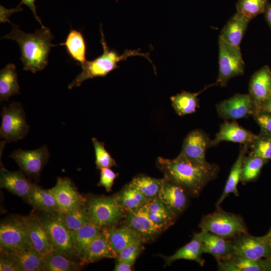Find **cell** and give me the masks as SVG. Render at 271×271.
<instances>
[{
  "label": "cell",
  "instance_id": "cell-1",
  "mask_svg": "<svg viewBox=\"0 0 271 271\" xmlns=\"http://www.w3.org/2000/svg\"><path fill=\"white\" fill-rule=\"evenodd\" d=\"M156 165L164 177L180 185L194 197L199 196L205 186L217 177L219 171L216 164L197 165L180 154L173 159L159 157Z\"/></svg>",
  "mask_w": 271,
  "mask_h": 271
},
{
  "label": "cell",
  "instance_id": "cell-2",
  "mask_svg": "<svg viewBox=\"0 0 271 271\" xmlns=\"http://www.w3.org/2000/svg\"><path fill=\"white\" fill-rule=\"evenodd\" d=\"M10 33L2 39H12L19 45L21 52L23 69L33 73L43 70L48 64V55L51 48L56 45L51 44L54 38L50 29L41 27L34 33H26L16 24H12Z\"/></svg>",
  "mask_w": 271,
  "mask_h": 271
},
{
  "label": "cell",
  "instance_id": "cell-3",
  "mask_svg": "<svg viewBox=\"0 0 271 271\" xmlns=\"http://www.w3.org/2000/svg\"><path fill=\"white\" fill-rule=\"evenodd\" d=\"M101 34L100 43L103 48V53L101 55L93 60H86L81 65V72L68 85V88L71 89L75 87H79L85 80L93 79L95 77H104L111 71L119 68L118 63L121 61L126 60L128 57L133 56H140L147 59L153 65L149 53H144L138 50H125L123 53L119 55L114 50L110 49L106 43L103 32L102 25H100ZM155 69V68L154 67Z\"/></svg>",
  "mask_w": 271,
  "mask_h": 271
},
{
  "label": "cell",
  "instance_id": "cell-4",
  "mask_svg": "<svg viewBox=\"0 0 271 271\" xmlns=\"http://www.w3.org/2000/svg\"><path fill=\"white\" fill-rule=\"evenodd\" d=\"M85 206L91 221L101 228L117 226L126 213L115 195L89 196L86 198Z\"/></svg>",
  "mask_w": 271,
  "mask_h": 271
},
{
  "label": "cell",
  "instance_id": "cell-5",
  "mask_svg": "<svg viewBox=\"0 0 271 271\" xmlns=\"http://www.w3.org/2000/svg\"><path fill=\"white\" fill-rule=\"evenodd\" d=\"M199 227L202 230L229 239L248 232L245 223L240 215L226 212L220 206L214 212L204 215Z\"/></svg>",
  "mask_w": 271,
  "mask_h": 271
},
{
  "label": "cell",
  "instance_id": "cell-6",
  "mask_svg": "<svg viewBox=\"0 0 271 271\" xmlns=\"http://www.w3.org/2000/svg\"><path fill=\"white\" fill-rule=\"evenodd\" d=\"M30 248L33 247L24 216H13L2 220L0 224L1 252L16 253Z\"/></svg>",
  "mask_w": 271,
  "mask_h": 271
},
{
  "label": "cell",
  "instance_id": "cell-7",
  "mask_svg": "<svg viewBox=\"0 0 271 271\" xmlns=\"http://www.w3.org/2000/svg\"><path fill=\"white\" fill-rule=\"evenodd\" d=\"M1 115L0 137L4 139L6 143L16 142L26 137L30 126L20 103L14 102L8 106H4Z\"/></svg>",
  "mask_w": 271,
  "mask_h": 271
},
{
  "label": "cell",
  "instance_id": "cell-8",
  "mask_svg": "<svg viewBox=\"0 0 271 271\" xmlns=\"http://www.w3.org/2000/svg\"><path fill=\"white\" fill-rule=\"evenodd\" d=\"M219 73L216 85L225 87L229 80L244 72L240 46H235L219 39Z\"/></svg>",
  "mask_w": 271,
  "mask_h": 271
},
{
  "label": "cell",
  "instance_id": "cell-9",
  "mask_svg": "<svg viewBox=\"0 0 271 271\" xmlns=\"http://www.w3.org/2000/svg\"><path fill=\"white\" fill-rule=\"evenodd\" d=\"M37 211L34 213L47 229L54 251L79 259L73 247L70 231L54 214Z\"/></svg>",
  "mask_w": 271,
  "mask_h": 271
},
{
  "label": "cell",
  "instance_id": "cell-10",
  "mask_svg": "<svg viewBox=\"0 0 271 271\" xmlns=\"http://www.w3.org/2000/svg\"><path fill=\"white\" fill-rule=\"evenodd\" d=\"M229 239L233 245V256L258 260L271 255V242L265 235L254 236L247 232Z\"/></svg>",
  "mask_w": 271,
  "mask_h": 271
},
{
  "label": "cell",
  "instance_id": "cell-11",
  "mask_svg": "<svg viewBox=\"0 0 271 271\" xmlns=\"http://www.w3.org/2000/svg\"><path fill=\"white\" fill-rule=\"evenodd\" d=\"M147 204L139 209L127 212L121 222V226L132 231L143 243L154 240L164 231L150 218Z\"/></svg>",
  "mask_w": 271,
  "mask_h": 271
},
{
  "label": "cell",
  "instance_id": "cell-12",
  "mask_svg": "<svg viewBox=\"0 0 271 271\" xmlns=\"http://www.w3.org/2000/svg\"><path fill=\"white\" fill-rule=\"evenodd\" d=\"M18 164L21 171L29 178L39 179L40 173L50 157L46 145L34 150L18 149L9 156Z\"/></svg>",
  "mask_w": 271,
  "mask_h": 271
},
{
  "label": "cell",
  "instance_id": "cell-13",
  "mask_svg": "<svg viewBox=\"0 0 271 271\" xmlns=\"http://www.w3.org/2000/svg\"><path fill=\"white\" fill-rule=\"evenodd\" d=\"M218 116L225 120H236L253 115L256 111L254 102L249 94H235L216 104Z\"/></svg>",
  "mask_w": 271,
  "mask_h": 271
},
{
  "label": "cell",
  "instance_id": "cell-14",
  "mask_svg": "<svg viewBox=\"0 0 271 271\" xmlns=\"http://www.w3.org/2000/svg\"><path fill=\"white\" fill-rule=\"evenodd\" d=\"M49 189L56 199L60 213H67L85 205L86 198L68 178L58 177L56 185Z\"/></svg>",
  "mask_w": 271,
  "mask_h": 271
},
{
  "label": "cell",
  "instance_id": "cell-15",
  "mask_svg": "<svg viewBox=\"0 0 271 271\" xmlns=\"http://www.w3.org/2000/svg\"><path fill=\"white\" fill-rule=\"evenodd\" d=\"M211 140L203 130L196 129L191 131L185 138L180 155L191 162L199 165L206 166L205 154L210 148Z\"/></svg>",
  "mask_w": 271,
  "mask_h": 271
},
{
  "label": "cell",
  "instance_id": "cell-16",
  "mask_svg": "<svg viewBox=\"0 0 271 271\" xmlns=\"http://www.w3.org/2000/svg\"><path fill=\"white\" fill-rule=\"evenodd\" d=\"M21 171H10L1 167L0 187L28 202L29 197L35 186Z\"/></svg>",
  "mask_w": 271,
  "mask_h": 271
},
{
  "label": "cell",
  "instance_id": "cell-17",
  "mask_svg": "<svg viewBox=\"0 0 271 271\" xmlns=\"http://www.w3.org/2000/svg\"><path fill=\"white\" fill-rule=\"evenodd\" d=\"M24 218L33 248L43 257L51 254L54 248L44 225L34 213Z\"/></svg>",
  "mask_w": 271,
  "mask_h": 271
},
{
  "label": "cell",
  "instance_id": "cell-18",
  "mask_svg": "<svg viewBox=\"0 0 271 271\" xmlns=\"http://www.w3.org/2000/svg\"><path fill=\"white\" fill-rule=\"evenodd\" d=\"M189 196L180 185L166 177L163 178L158 198L178 216L187 208Z\"/></svg>",
  "mask_w": 271,
  "mask_h": 271
},
{
  "label": "cell",
  "instance_id": "cell-19",
  "mask_svg": "<svg viewBox=\"0 0 271 271\" xmlns=\"http://www.w3.org/2000/svg\"><path fill=\"white\" fill-rule=\"evenodd\" d=\"M256 135L251 131L239 125L235 120H225L213 140H211L210 148L216 146L222 142H231L241 145H250L256 138Z\"/></svg>",
  "mask_w": 271,
  "mask_h": 271
},
{
  "label": "cell",
  "instance_id": "cell-20",
  "mask_svg": "<svg viewBox=\"0 0 271 271\" xmlns=\"http://www.w3.org/2000/svg\"><path fill=\"white\" fill-rule=\"evenodd\" d=\"M248 91L256 112L271 95V70L269 66L265 65L253 73L249 81Z\"/></svg>",
  "mask_w": 271,
  "mask_h": 271
},
{
  "label": "cell",
  "instance_id": "cell-21",
  "mask_svg": "<svg viewBox=\"0 0 271 271\" xmlns=\"http://www.w3.org/2000/svg\"><path fill=\"white\" fill-rule=\"evenodd\" d=\"M201 232L205 253L211 254L216 261L227 260L233 256V245L230 239L208 231Z\"/></svg>",
  "mask_w": 271,
  "mask_h": 271
},
{
  "label": "cell",
  "instance_id": "cell-22",
  "mask_svg": "<svg viewBox=\"0 0 271 271\" xmlns=\"http://www.w3.org/2000/svg\"><path fill=\"white\" fill-rule=\"evenodd\" d=\"M205 253L203 244L201 238V232L193 234L191 241L178 249L174 254L168 256H163L165 265H170L173 262L179 259L192 260L203 266L205 260L202 255Z\"/></svg>",
  "mask_w": 271,
  "mask_h": 271
},
{
  "label": "cell",
  "instance_id": "cell-23",
  "mask_svg": "<svg viewBox=\"0 0 271 271\" xmlns=\"http://www.w3.org/2000/svg\"><path fill=\"white\" fill-rule=\"evenodd\" d=\"M117 257V253L108 243L104 229L101 228L88 247L81 262L85 265L104 258L116 259Z\"/></svg>",
  "mask_w": 271,
  "mask_h": 271
},
{
  "label": "cell",
  "instance_id": "cell-24",
  "mask_svg": "<svg viewBox=\"0 0 271 271\" xmlns=\"http://www.w3.org/2000/svg\"><path fill=\"white\" fill-rule=\"evenodd\" d=\"M250 20L236 13L221 29L219 39L232 45L239 46Z\"/></svg>",
  "mask_w": 271,
  "mask_h": 271
},
{
  "label": "cell",
  "instance_id": "cell-25",
  "mask_svg": "<svg viewBox=\"0 0 271 271\" xmlns=\"http://www.w3.org/2000/svg\"><path fill=\"white\" fill-rule=\"evenodd\" d=\"M249 147L247 144L240 145L239 154L231 169L224 190L216 203V207H219L230 194L232 193L236 197L239 196L237 185L240 182L243 163Z\"/></svg>",
  "mask_w": 271,
  "mask_h": 271
},
{
  "label": "cell",
  "instance_id": "cell-26",
  "mask_svg": "<svg viewBox=\"0 0 271 271\" xmlns=\"http://www.w3.org/2000/svg\"><path fill=\"white\" fill-rule=\"evenodd\" d=\"M147 207L150 218L163 231L174 224L178 217L158 197L148 202Z\"/></svg>",
  "mask_w": 271,
  "mask_h": 271
},
{
  "label": "cell",
  "instance_id": "cell-27",
  "mask_svg": "<svg viewBox=\"0 0 271 271\" xmlns=\"http://www.w3.org/2000/svg\"><path fill=\"white\" fill-rule=\"evenodd\" d=\"M101 229V228L90 222L77 230L70 231L73 247L81 262L88 247Z\"/></svg>",
  "mask_w": 271,
  "mask_h": 271
},
{
  "label": "cell",
  "instance_id": "cell-28",
  "mask_svg": "<svg viewBox=\"0 0 271 271\" xmlns=\"http://www.w3.org/2000/svg\"><path fill=\"white\" fill-rule=\"evenodd\" d=\"M3 253L13 260L18 271L43 270L44 257L33 248L16 253Z\"/></svg>",
  "mask_w": 271,
  "mask_h": 271
},
{
  "label": "cell",
  "instance_id": "cell-29",
  "mask_svg": "<svg viewBox=\"0 0 271 271\" xmlns=\"http://www.w3.org/2000/svg\"><path fill=\"white\" fill-rule=\"evenodd\" d=\"M28 203L36 210L51 214L60 213L56 199L50 189L42 188L36 184Z\"/></svg>",
  "mask_w": 271,
  "mask_h": 271
},
{
  "label": "cell",
  "instance_id": "cell-30",
  "mask_svg": "<svg viewBox=\"0 0 271 271\" xmlns=\"http://www.w3.org/2000/svg\"><path fill=\"white\" fill-rule=\"evenodd\" d=\"M103 229L109 245L117 254L128 245L140 240L132 231L121 225Z\"/></svg>",
  "mask_w": 271,
  "mask_h": 271
},
{
  "label": "cell",
  "instance_id": "cell-31",
  "mask_svg": "<svg viewBox=\"0 0 271 271\" xmlns=\"http://www.w3.org/2000/svg\"><path fill=\"white\" fill-rule=\"evenodd\" d=\"M83 265L81 262L75 258L62 253L53 251L44 257L43 270L45 271H75Z\"/></svg>",
  "mask_w": 271,
  "mask_h": 271
},
{
  "label": "cell",
  "instance_id": "cell-32",
  "mask_svg": "<svg viewBox=\"0 0 271 271\" xmlns=\"http://www.w3.org/2000/svg\"><path fill=\"white\" fill-rule=\"evenodd\" d=\"M216 85L215 83L208 85L198 92L182 91L181 93L171 97L172 105L175 112L180 116L191 114L196 111L199 106V100L197 96L209 87Z\"/></svg>",
  "mask_w": 271,
  "mask_h": 271
},
{
  "label": "cell",
  "instance_id": "cell-33",
  "mask_svg": "<svg viewBox=\"0 0 271 271\" xmlns=\"http://www.w3.org/2000/svg\"><path fill=\"white\" fill-rule=\"evenodd\" d=\"M115 196L119 205L126 212L139 209L150 201L130 183Z\"/></svg>",
  "mask_w": 271,
  "mask_h": 271
},
{
  "label": "cell",
  "instance_id": "cell-34",
  "mask_svg": "<svg viewBox=\"0 0 271 271\" xmlns=\"http://www.w3.org/2000/svg\"><path fill=\"white\" fill-rule=\"evenodd\" d=\"M59 45L65 46L70 57L80 65L86 61L87 46L81 31L71 29L65 41Z\"/></svg>",
  "mask_w": 271,
  "mask_h": 271
},
{
  "label": "cell",
  "instance_id": "cell-35",
  "mask_svg": "<svg viewBox=\"0 0 271 271\" xmlns=\"http://www.w3.org/2000/svg\"><path fill=\"white\" fill-rule=\"evenodd\" d=\"M16 65L12 63L7 64L0 71V100L8 101L9 98L20 94V86Z\"/></svg>",
  "mask_w": 271,
  "mask_h": 271
},
{
  "label": "cell",
  "instance_id": "cell-36",
  "mask_svg": "<svg viewBox=\"0 0 271 271\" xmlns=\"http://www.w3.org/2000/svg\"><path fill=\"white\" fill-rule=\"evenodd\" d=\"M216 261L219 270L265 271L263 259L253 260L234 256L227 260Z\"/></svg>",
  "mask_w": 271,
  "mask_h": 271
},
{
  "label": "cell",
  "instance_id": "cell-37",
  "mask_svg": "<svg viewBox=\"0 0 271 271\" xmlns=\"http://www.w3.org/2000/svg\"><path fill=\"white\" fill-rule=\"evenodd\" d=\"M163 181V178L157 179L148 176L139 175L134 177L130 183L151 201L158 197Z\"/></svg>",
  "mask_w": 271,
  "mask_h": 271
},
{
  "label": "cell",
  "instance_id": "cell-38",
  "mask_svg": "<svg viewBox=\"0 0 271 271\" xmlns=\"http://www.w3.org/2000/svg\"><path fill=\"white\" fill-rule=\"evenodd\" d=\"M54 215L70 231L77 230L91 222L85 205L67 213H58Z\"/></svg>",
  "mask_w": 271,
  "mask_h": 271
},
{
  "label": "cell",
  "instance_id": "cell-39",
  "mask_svg": "<svg viewBox=\"0 0 271 271\" xmlns=\"http://www.w3.org/2000/svg\"><path fill=\"white\" fill-rule=\"evenodd\" d=\"M268 162L257 156L249 154L245 157L242 166L240 182L245 185L255 181L259 177L263 166Z\"/></svg>",
  "mask_w": 271,
  "mask_h": 271
},
{
  "label": "cell",
  "instance_id": "cell-40",
  "mask_svg": "<svg viewBox=\"0 0 271 271\" xmlns=\"http://www.w3.org/2000/svg\"><path fill=\"white\" fill-rule=\"evenodd\" d=\"M249 148L250 155L268 161L271 159V134L260 130Z\"/></svg>",
  "mask_w": 271,
  "mask_h": 271
},
{
  "label": "cell",
  "instance_id": "cell-41",
  "mask_svg": "<svg viewBox=\"0 0 271 271\" xmlns=\"http://www.w3.org/2000/svg\"><path fill=\"white\" fill-rule=\"evenodd\" d=\"M267 0H238L236 4V13L250 20L264 13Z\"/></svg>",
  "mask_w": 271,
  "mask_h": 271
},
{
  "label": "cell",
  "instance_id": "cell-42",
  "mask_svg": "<svg viewBox=\"0 0 271 271\" xmlns=\"http://www.w3.org/2000/svg\"><path fill=\"white\" fill-rule=\"evenodd\" d=\"M91 141L95 151L96 169L101 170L117 166L115 161L105 150L104 143L100 142L95 138H92Z\"/></svg>",
  "mask_w": 271,
  "mask_h": 271
},
{
  "label": "cell",
  "instance_id": "cell-43",
  "mask_svg": "<svg viewBox=\"0 0 271 271\" xmlns=\"http://www.w3.org/2000/svg\"><path fill=\"white\" fill-rule=\"evenodd\" d=\"M143 242L139 240L127 246L117 254V260H123L134 263L144 249Z\"/></svg>",
  "mask_w": 271,
  "mask_h": 271
},
{
  "label": "cell",
  "instance_id": "cell-44",
  "mask_svg": "<svg viewBox=\"0 0 271 271\" xmlns=\"http://www.w3.org/2000/svg\"><path fill=\"white\" fill-rule=\"evenodd\" d=\"M118 175V173H115L110 168L101 169L100 170V180L97 186L104 187L107 192H110L114 181Z\"/></svg>",
  "mask_w": 271,
  "mask_h": 271
},
{
  "label": "cell",
  "instance_id": "cell-45",
  "mask_svg": "<svg viewBox=\"0 0 271 271\" xmlns=\"http://www.w3.org/2000/svg\"><path fill=\"white\" fill-rule=\"evenodd\" d=\"M252 116L259 126L260 130L271 134V113L258 110L255 112Z\"/></svg>",
  "mask_w": 271,
  "mask_h": 271
},
{
  "label": "cell",
  "instance_id": "cell-46",
  "mask_svg": "<svg viewBox=\"0 0 271 271\" xmlns=\"http://www.w3.org/2000/svg\"><path fill=\"white\" fill-rule=\"evenodd\" d=\"M1 271H18V269L13 260L6 254L1 253Z\"/></svg>",
  "mask_w": 271,
  "mask_h": 271
},
{
  "label": "cell",
  "instance_id": "cell-47",
  "mask_svg": "<svg viewBox=\"0 0 271 271\" xmlns=\"http://www.w3.org/2000/svg\"><path fill=\"white\" fill-rule=\"evenodd\" d=\"M0 10L1 22H3V23H4V22L8 21L10 23L8 20L9 17L14 13L22 11L23 9L21 7L19 8L18 7H17L15 8L9 10L6 9L3 6L1 5Z\"/></svg>",
  "mask_w": 271,
  "mask_h": 271
},
{
  "label": "cell",
  "instance_id": "cell-48",
  "mask_svg": "<svg viewBox=\"0 0 271 271\" xmlns=\"http://www.w3.org/2000/svg\"><path fill=\"white\" fill-rule=\"evenodd\" d=\"M35 0H21L20 3L17 6L20 8L22 5H25L28 6L32 11L36 20L40 24L41 27H44L40 17L37 15L36 12V6L35 5Z\"/></svg>",
  "mask_w": 271,
  "mask_h": 271
},
{
  "label": "cell",
  "instance_id": "cell-49",
  "mask_svg": "<svg viewBox=\"0 0 271 271\" xmlns=\"http://www.w3.org/2000/svg\"><path fill=\"white\" fill-rule=\"evenodd\" d=\"M113 270L115 271H131L134 263L123 260H117Z\"/></svg>",
  "mask_w": 271,
  "mask_h": 271
},
{
  "label": "cell",
  "instance_id": "cell-50",
  "mask_svg": "<svg viewBox=\"0 0 271 271\" xmlns=\"http://www.w3.org/2000/svg\"><path fill=\"white\" fill-rule=\"evenodd\" d=\"M259 110H262L271 113V95L261 104Z\"/></svg>",
  "mask_w": 271,
  "mask_h": 271
},
{
  "label": "cell",
  "instance_id": "cell-51",
  "mask_svg": "<svg viewBox=\"0 0 271 271\" xmlns=\"http://www.w3.org/2000/svg\"><path fill=\"white\" fill-rule=\"evenodd\" d=\"M265 19L271 28V4L267 2L264 12Z\"/></svg>",
  "mask_w": 271,
  "mask_h": 271
},
{
  "label": "cell",
  "instance_id": "cell-52",
  "mask_svg": "<svg viewBox=\"0 0 271 271\" xmlns=\"http://www.w3.org/2000/svg\"><path fill=\"white\" fill-rule=\"evenodd\" d=\"M265 271H271V255L267 258H263Z\"/></svg>",
  "mask_w": 271,
  "mask_h": 271
},
{
  "label": "cell",
  "instance_id": "cell-53",
  "mask_svg": "<svg viewBox=\"0 0 271 271\" xmlns=\"http://www.w3.org/2000/svg\"><path fill=\"white\" fill-rule=\"evenodd\" d=\"M265 236L271 242V227L268 232L265 235Z\"/></svg>",
  "mask_w": 271,
  "mask_h": 271
}]
</instances>
